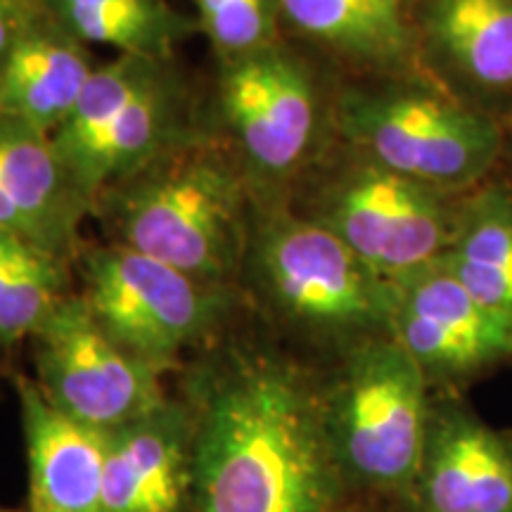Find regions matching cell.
<instances>
[{"mask_svg":"<svg viewBox=\"0 0 512 512\" xmlns=\"http://www.w3.org/2000/svg\"><path fill=\"white\" fill-rule=\"evenodd\" d=\"M197 512H347L320 382L287 358L233 351L197 384Z\"/></svg>","mask_w":512,"mask_h":512,"instance_id":"cell-1","label":"cell"},{"mask_svg":"<svg viewBox=\"0 0 512 512\" xmlns=\"http://www.w3.org/2000/svg\"><path fill=\"white\" fill-rule=\"evenodd\" d=\"M247 181L238 159L195 136L107 192L93 211L110 223L117 245L228 285L252 235Z\"/></svg>","mask_w":512,"mask_h":512,"instance_id":"cell-2","label":"cell"},{"mask_svg":"<svg viewBox=\"0 0 512 512\" xmlns=\"http://www.w3.org/2000/svg\"><path fill=\"white\" fill-rule=\"evenodd\" d=\"M332 121L349 152L448 195L479 188L503 162V121L427 74L358 79L337 93Z\"/></svg>","mask_w":512,"mask_h":512,"instance_id":"cell-3","label":"cell"},{"mask_svg":"<svg viewBox=\"0 0 512 512\" xmlns=\"http://www.w3.org/2000/svg\"><path fill=\"white\" fill-rule=\"evenodd\" d=\"M434 389L389 335L339 354L320 382L325 434L349 496L394 501L403 510L418 477Z\"/></svg>","mask_w":512,"mask_h":512,"instance_id":"cell-4","label":"cell"},{"mask_svg":"<svg viewBox=\"0 0 512 512\" xmlns=\"http://www.w3.org/2000/svg\"><path fill=\"white\" fill-rule=\"evenodd\" d=\"M245 264L264 302L299 335L339 354L389 335L394 285L297 211L254 214Z\"/></svg>","mask_w":512,"mask_h":512,"instance_id":"cell-5","label":"cell"},{"mask_svg":"<svg viewBox=\"0 0 512 512\" xmlns=\"http://www.w3.org/2000/svg\"><path fill=\"white\" fill-rule=\"evenodd\" d=\"M188 114V91L171 60L117 55L95 69L53 145L93 211L107 192L197 136Z\"/></svg>","mask_w":512,"mask_h":512,"instance_id":"cell-6","label":"cell"},{"mask_svg":"<svg viewBox=\"0 0 512 512\" xmlns=\"http://www.w3.org/2000/svg\"><path fill=\"white\" fill-rule=\"evenodd\" d=\"M460 200L347 150L313 181L304 216L396 285L441 259L456 233Z\"/></svg>","mask_w":512,"mask_h":512,"instance_id":"cell-7","label":"cell"},{"mask_svg":"<svg viewBox=\"0 0 512 512\" xmlns=\"http://www.w3.org/2000/svg\"><path fill=\"white\" fill-rule=\"evenodd\" d=\"M219 110L249 181L280 185L318 162L335 131L313 67L285 43L221 60Z\"/></svg>","mask_w":512,"mask_h":512,"instance_id":"cell-8","label":"cell"},{"mask_svg":"<svg viewBox=\"0 0 512 512\" xmlns=\"http://www.w3.org/2000/svg\"><path fill=\"white\" fill-rule=\"evenodd\" d=\"M81 278L83 302L102 330L162 370L219 328L230 304L228 285L192 278L117 242L83 252Z\"/></svg>","mask_w":512,"mask_h":512,"instance_id":"cell-9","label":"cell"},{"mask_svg":"<svg viewBox=\"0 0 512 512\" xmlns=\"http://www.w3.org/2000/svg\"><path fill=\"white\" fill-rule=\"evenodd\" d=\"M36 384L57 411L102 434L164 406V370L102 330L81 294H67L31 335Z\"/></svg>","mask_w":512,"mask_h":512,"instance_id":"cell-10","label":"cell"},{"mask_svg":"<svg viewBox=\"0 0 512 512\" xmlns=\"http://www.w3.org/2000/svg\"><path fill=\"white\" fill-rule=\"evenodd\" d=\"M389 337L434 392H456L512 363V325L484 309L439 259L394 285Z\"/></svg>","mask_w":512,"mask_h":512,"instance_id":"cell-11","label":"cell"},{"mask_svg":"<svg viewBox=\"0 0 512 512\" xmlns=\"http://www.w3.org/2000/svg\"><path fill=\"white\" fill-rule=\"evenodd\" d=\"M403 512H512V432L489 425L453 392H434Z\"/></svg>","mask_w":512,"mask_h":512,"instance_id":"cell-12","label":"cell"},{"mask_svg":"<svg viewBox=\"0 0 512 512\" xmlns=\"http://www.w3.org/2000/svg\"><path fill=\"white\" fill-rule=\"evenodd\" d=\"M420 67L479 112L512 117V0H418Z\"/></svg>","mask_w":512,"mask_h":512,"instance_id":"cell-13","label":"cell"},{"mask_svg":"<svg viewBox=\"0 0 512 512\" xmlns=\"http://www.w3.org/2000/svg\"><path fill=\"white\" fill-rule=\"evenodd\" d=\"M88 214L53 136L0 112V230L69 261Z\"/></svg>","mask_w":512,"mask_h":512,"instance_id":"cell-14","label":"cell"},{"mask_svg":"<svg viewBox=\"0 0 512 512\" xmlns=\"http://www.w3.org/2000/svg\"><path fill=\"white\" fill-rule=\"evenodd\" d=\"M280 27L358 79L425 74L418 0H278Z\"/></svg>","mask_w":512,"mask_h":512,"instance_id":"cell-15","label":"cell"},{"mask_svg":"<svg viewBox=\"0 0 512 512\" xmlns=\"http://www.w3.org/2000/svg\"><path fill=\"white\" fill-rule=\"evenodd\" d=\"M192 411L166 401L105 434V512H185L192 501Z\"/></svg>","mask_w":512,"mask_h":512,"instance_id":"cell-16","label":"cell"},{"mask_svg":"<svg viewBox=\"0 0 512 512\" xmlns=\"http://www.w3.org/2000/svg\"><path fill=\"white\" fill-rule=\"evenodd\" d=\"M29 460L31 512H105V434L57 411L29 377H17Z\"/></svg>","mask_w":512,"mask_h":512,"instance_id":"cell-17","label":"cell"},{"mask_svg":"<svg viewBox=\"0 0 512 512\" xmlns=\"http://www.w3.org/2000/svg\"><path fill=\"white\" fill-rule=\"evenodd\" d=\"M86 43L46 12L12 50L0 76V112L53 136L72 117L95 64Z\"/></svg>","mask_w":512,"mask_h":512,"instance_id":"cell-18","label":"cell"},{"mask_svg":"<svg viewBox=\"0 0 512 512\" xmlns=\"http://www.w3.org/2000/svg\"><path fill=\"white\" fill-rule=\"evenodd\" d=\"M441 264L484 309L512 325V188L486 181L463 195Z\"/></svg>","mask_w":512,"mask_h":512,"instance_id":"cell-19","label":"cell"},{"mask_svg":"<svg viewBox=\"0 0 512 512\" xmlns=\"http://www.w3.org/2000/svg\"><path fill=\"white\" fill-rule=\"evenodd\" d=\"M46 8L86 46L152 60H174L176 48L200 29L166 0H46Z\"/></svg>","mask_w":512,"mask_h":512,"instance_id":"cell-20","label":"cell"},{"mask_svg":"<svg viewBox=\"0 0 512 512\" xmlns=\"http://www.w3.org/2000/svg\"><path fill=\"white\" fill-rule=\"evenodd\" d=\"M67 297V261L0 230V349L17 347Z\"/></svg>","mask_w":512,"mask_h":512,"instance_id":"cell-21","label":"cell"},{"mask_svg":"<svg viewBox=\"0 0 512 512\" xmlns=\"http://www.w3.org/2000/svg\"><path fill=\"white\" fill-rule=\"evenodd\" d=\"M197 27L221 60L240 57L280 41L278 0H192Z\"/></svg>","mask_w":512,"mask_h":512,"instance_id":"cell-22","label":"cell"},{"mask_svg":"<svg viewBox=\"0 0 512 512\" xmlns=\"http://www.w3.org/2000/svg\"><path fill=\"white\" fill-rule=\"evenodd\" d=\"M46 12V0H0V76L19 38Z\"/></svg>","mask_w":512,"mask_h":512,"instance_id":"cell-23","label":"cell"},{"mask_svg":"<svg viewBox=\"0 0 512 512\" xmlns=\"http://www.w3.org/2000/svg\"><path fill=\"white\" fill-rule=\"evenodd\" d=\"M501 164L505 166V183L512 188V117L505 121V150Z\"/></svg>","mask_w":512,"mask_h":512,"instance_id":"cell-24","label":"cell"},{"mask_svg":"<svg viewBox=\"0 0 512 512\" xmlns=\"http://www.w3.org/2000/svg\"><path fill=\"white\" fill-rule=\"evenodd\" d=\"M0 512H12V510H3V508H0Z\"/></svg>","mask_w":512,"mask_h":512,"instance_id":"cell-25","label":"cell"},{"mask_svg":"<svg viewBox=\"0 0 512 512\" xmlns=\"http://www.w3.org/2000/svg\"><path fill=\"white\" fill-rule=\"evenodd\" d=\"M12 512H15V510H12Z\"/></svg>","mask_w":512,"mask_h":512,"instance_id":"cell-26","label":"cell"}]
</instances>
